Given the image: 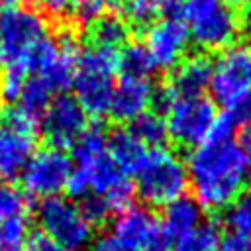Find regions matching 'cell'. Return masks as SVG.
<instances>
[{
  "label": "cell",
  "instance_id": "cell-1",
  "mask_svg": "<svg viewBox=\"0 0 251 251\" xmlns=\"http://www.w3.org/2000/svg\"><path fill=\"white\" fill-rule=\"evenodd\" d=\"M188 186L204 210H224L247 182V161L233 139L208 137L194 147L186 161Z\"/></svg>",
  "mask_w": 251,
  "mask_h": 251
},
{
  "label": "cell",
  "instance_id": "cell-2",
  "mask_svg": "<svg viewBox=\"0 0 251 251\" xmlns=\"http://www.w3.org/2000/svg\"><path fill=\"white\" fill-rule=\"evenodd\" d=\"M106 139L102 127L90 126L71 145L75 163L65 190L75 198L96 196L118 214L129 206L133 188L127 175L110 159Z\"/></svg>",
  "mask_w": 251,
  "mask_h": 251
},
{
  "label": "cell",
  "instance_id": "cell-3",
  "mask_svg": "<svg viewBox=\"0 0 251 251\" xmlns=\"http://www.w3.org/2000/svg\"><path fill=\"white\" fill-rule=\"evenodd\" d=\"M135 192L149 206H167L188 190L186 161L169 147L147 149L143 161L133 173Z\"/></svg>",
  "mask_w": 251,
  "mask_h": 251
},
{
  "label": "cell",
  "instance_id": "cell-4",
  "mask_svg": "<svg viewBox=\"0 0 251 251\" xmlns=\"http://www.w3.org/2000/svg\"><path fill=\"white\" fill-rule=\"evenodd\" d=\"M184 25L190 39L204 51H222L239 37V18L222 0H186Z\"/></svg>",
  "mask_w": 251,
  "mask_h": 251
},
{
  "label": "cell",
  "instance_id": "cell-5",
  "mask_svg": "<svg viewBox=\"0 0 251 251\" xmlns=\"http://www.w3.org/2000/svg\"><path fill=\"white\" fill-rule=\"evenodd\" d=\"M218 118L216 102L202 96H175L165 108L167 137L178 147H198L210 137Z\"/></svg>",
  "mask_w": 251,
  "mask_h": 251
},
{
  "label": "cell",
  "instance_id": "cell-6",
  "mask_svg": "<svg viewBox=\"0 0 251 251\" xmlns=\"http://www.w3.org/2000/svg\"><path fill=\"white\" fill-rule=\"evenodd\" d=\"M37 222L41 231L69 251H82L94 239V224L75 202L53 196L39 204Z\"/></svg>",
  "mask_w": 251,
  "mask_h": 251
},
{
  "label": "cell",
  "instance_id": "cell-7",
  "mask_svg": "<svg viewBox=\"0 0 251 251\" xmlns=\"http://www.w3.org/2000/svg\"><path fill=\"white\" fill-rule=\"evenodd\" d=\"M43 37H47V22L37 10L24 4L0 8V49L6 65H25V55Z\"/></svg>",
  "mask_w": 251,
  "mask_h": 251
},
{
  "label": "cell",
  "instance_id": "cell-8",
  "mask_svg": "<svg viewBox=\"0 0 251 251\" xmlns=\"http://www.w3.org/2000/svg\"><path fill=\"white\" fill-rule=\"evenodd\" d=\"M37 120L20 108L8 110L0 122V180H14L22 175L35 153Z\"/></svg>",
  "mask_w": 251,
  "mask_h": 251
},
{
  "label": "cell",
  "instance_id": "cell-9",
  "mask_svg": "<svg viewBox=\"0 0 251 251\" xmlns=\"http://www.w3.org/2000/svg\"><path fill=\"white\" fill-rule=\"evenodd\" d=\"M251 90V51L245 45H229L214 61L210 92L214 102L229 108Z\"/></svg>",
  "mask_w": 251,
  "mask_h": 251
},
{
  "label": "cell",
  "instance_id": "cell-10",
  "mask_svg": "<svg viewBox=\"0 0 251 251\" xmlns=\"http://www.w3.org/2000/svg\"><path fill=\"white\" fill-rule=\"evenodd\" d=\"M71 173H73V161L63 149L43 147L41 151L31 155L20 176L24 190L29 196L47 200L59 196V192L67 188Z\"/></svg>",
  "mask_w": 251,
  "mask_h": 251
},
{
  "label": "cell",
  "instance_id": "cell-11",
  "mask_svg": "<svg viewBox=\"0 0 251 251\" xmlns=\"http://www.w3.org/2000/svg\"><path fill=\"white\" fill-rule=\"evenodd\" d=\"M41 131L51 147H71L88 127V116L75 96L61 94L51 100L41 116Z\"/></svg>",
  "mask_w": 251,
  "mask_h": 251
},
{
  "label": "cell",
  "instance_id": "cell-12",
  "mask_svg": "<svg viewBox=\"0 0 251 251\" xmlns=\"http://www.w3.org/2000/svg\"><path fill=\"white\" fill-rule=\"evenodd\" d=\"M188 43L190 35L184 22L159 20L145 29V47L161 71H173L186 57Z\"/></svg>",
  "mask_w": 251,
  "mask_h": 251
},
{
  "label": "cell",
  "instance_id": "cell-13",
  "mask_svg": "<svg viewBox=\"0 0 251 251\" xmlns=\"http://www.w3.org/2000/svg\"><path fill=\"white\" fill-rule=\"evenodd\" d=\"M112 233L129 249V251H151L161 245L163 233L155 216L139 206H127L118 212Z\"/></svg>",
  "mask_w": 251,
  "mask_h": 251
},
{
  "label": "cell",
  "instance_id": "cell-14",
  "mask_svg": "<svg viewBox=\"0 0 251 251\" xmlns=\"http://www.w3.org/2000/svg\"><path fill=\"white\" fill-rule=\"evenodd\" d=\"M155 90L157 88L149 78L122 76L118 84H114L108 116L116 122H133L137 116L151 108Z\"/></svg>",
  "mask_w": 251,
  "mask_h": 251
},
{
  "label": "cell",
  "instance_id": "cell-15",
  "mask_svg": "<svg viewBox=\"0 0 251 251\" xmlns=\"http://www.w3.org/2000/svg\"><path fill=\"white\" fill-rule=\"evenodd\" d=\"M214 63L206 53L186 55L173 71L167 88L178 96H202L210 88Z\"/></svg>",
  "mask_w": 251,
  "mask_h": 251
},
{
  "label": "cell",
  "instance_id": "cell-16",
  "mask_svg": "<svg viewBox=\"0 0 251 251\" xmlns=\"http://www.w3.org/2000/svg\"><path fill=\"white\" fill-rule=\"evenodd\" d=\"M114 76L76 71L75 76V98L86 112V116L104 118L110 112L112 92H114Z\"/></svg>",
  "mask_w": 251,
  "mask_h": 251
},
{
  "label": "cell",
  "instance_id": "cell-17",
  "mask_svg": "<svg viewBox=\"0 0 251 251\" xmlns=\"http://www.w3.org/2000/svg\"><path fill=\"white\" fill-rule=\"evenodd\" d=\"M204 222V208L190 196H180L165 206L163 220H161V233L163 237L176 241L194 227Z\"/></svg>",
  "mask_w": 251,
  "mask_h": 251
},
{
  "label": "cell",
  "instance_id": "cell-18",
  "mask_svg": "<svg viewBox=\"0 0 251 251\" xmlns=\"http://www.w3.org/2000/svg\"><path fill=\"white\" fill-rule=\"evenodd\" d=\"M106 151L110 155V159L126 173V175H133L135 169L139 167V163L143 161L147 147L129 131V129H116L112 131V135H108L106 139Z\"/></svg>",
  "mask_w": 251,
  "mask_h": 251
},
{
  "label": "cell",
  "instance_id": "cell-19",
  "mask_svg": "<svg viewBox=\"0 0 251 251\" xmlns=\"http://www.w3.org/2000/svg\"><path fill=\"white\" fill-rule=\"evenodd\" d=\"M90 35L94 45L122 49L129 41L131 27L120 14H102L90 24Z\"/></svg>",
  "mask_w": 251,
  "mask_h": 251
},
{
  "label": "cell",
  "instance_id": "cell-20",
  "mask_svg": "<svg viewBox=\"0 0 251 251\" xmlns=\"http://www.w3.org/2000/svg\"><path fill=\"white\" fill-rule=\"evenodd\" d=\"M118 71L122 76L149 78L159 69L145 43H126L122 49H118Z\"/></svg>",
  "mask_w": 251,
  "mask_h": 251
},
{
  "label": "cell",
  "instance_id": "cell-21",
  "mask_svg": "<svg viewBox=\"0 0 251 251\" xmlns=\"http://www.w3.org/2000/svg\"><path fill=\"white\" fill-rule=\"evenodd\" d=\"M53 100V90L35 75H29L18 94V108L31 116L33 120L41 118L47 106Z\"/></svg>",
  "mask_w": 251,
  "mask_h": 251
},
{
  "label": "cell",
  "instance_id": "cell-22",
  "mask_svg": "<svg viewBox=\"0 0 251 251\" xmlns=\"http://www.w3.org/2000/svg\"><path fill=\"white\" fill-rule=\"evenodd\" d=\"M76 71L114 76L118 73V49L102 45H90L82 49L76 57Z\"/></svg>",
  "mask_w": 251,
  "mask_h": 251
},
{
  "label": "cell",
  "instance_id": "cell-23",
  "mask_svg": "<svg viewBox=\"0 0 251 251\" xmlns=\"http://www.w3.org/2000/svg\"><path fill=\"white\" fill-rule=\"evenodd\" d=\"M145 147H159L167 139V122L157 110H147L129 122L127 127Z\"/></svg>",
  "mask_w": 251,
  "mask_h": 251
},
{
  "label": "cell",
  "instance_id": "cell-24",
  "mask_svg": "<svg viewBox=\"0 0 251 251\" xmlns=\"http://www.w3.org/2000/svg\"><path fill=\"white\" fill-rule=\"evenodd\" d=\"M222 231L216 224L202 222L198 227L175 241V251H220Z\"/></svg>",
  "mask_w": 251,
  "mask_h": 251
},
{
  "label": "cell",
  "instance_id": "cell-25",
  "mask_svg": "<svg viewBox=\"0 0 251 251\" xmlns=\"http://www.w3.org/2000/svg\"><path fill=\"white\" fill-rule=\"evenodd\" d=\"M224 226L231 235L251 239V190H243L227 208H224Z\"/></svg>",
  "mask_w": 251,
  "mask_h": 251
},
{
  "label": "cell",
  "instance_id": "cell-26",
  "mask_svg": "<svg viewBox=\"0 0 251 251\" xmlns=\"http://www.w3.org/2000/svg\"><path fill=\"white\" fill-rule=\"evenodd\" d=\"M163 0H126L120 8V16L129 24L131 31H145L159 16Z\"/></svg>",
  "mask_w": 251,
  "mask_h": 251
},
{
  "label": "cell",
  "instance_id": "cell-27",
  "mask_svg": "<svg viewBox=\"0 0 251 251\" xmlns=\"http://www.w3.org/2000/svg\"><path fill=\"white\" fill-rule=\"evenodd\" d=\"M29 227L25 216L0 222V251H25Z\"/></svg>",
  "mask_w": 251,
  "mask_h": 251
},
{
  "label": "cell",
  "instance_id": "cell-28",
  "mask_svg": "<svg viewBox=\"0 0 251 251\" xmlns=\"http://www.w3.org/2000/svg\"><path fill=\"white\" fill-rule=\"evenodd\" d=\"M27 212L25 194L12 184V180H0V222L10 218H22Z\"/></svg>",
  "mask_w": 251,
  "mask_h": 251
},
{
  "label": "cell",
  "instance_id": "cell-29",
  "mask_svg": "<svg viewBox=\"0 0 251 251\" xmlns=\"http://www.w3.org/2000/svg\"><path fill=\"white\" fill-rule=\"evenodd\" d=\"M29 76L27 67L22 63H8L4 69V75L0 78V96L6 100H18V94L25 82V78Z\"/></svg>",
  "mask_w": 251,
  "mask_h": 251
},
{
  "label": "cell",
  "instance_id": "cell-30",
  "mask_svg": "<svg viewBox=\"0 0 251 251\" xmlns=\"http://www.w3.org/2000/svg\"><path fill=\"white\" fill-rule=\"evenodd\" d=\"M71 10L75 12L76 20L82 24H92L100 18L108 6V0H71Z\"/></svg>",
  "mask_w": 251,
  "mask_h": 251
},
{
  "label": "cell",
  "instance_id": "cell-31",
  "mask_svg": "<svg viewBox=\"0 0 251 251\" xmlns=\"http://www.w3.org/2000/svg\"><path fill=\"white\" fill-rule=\"evenodd\" d=\"M226 112L231 116V120L239 126H249L251 124V90L247 94H243L235 104H231L229 108H226Z\"/></svg>",
  "mask_w": 251,
  "mask_h": 251
},
{
  "label": "cell",
  "instance_id": "cell-32",
  "mask_svg": "<svg viewBox=\"0 0 251 251\" xmlns=\"http://www.w3.org/2000/svg\"><path fill=\"white\" fill-rule=\"evenodd\" d=\"M25 251H69V249H65L61 243H57L55 239H51L43 231H37V233L29 235Z\"/></svg>",
  "mask_w": 251,
  "mask_h": 251
},
{
  "label": "cell",
  "instance_id": "cell-33",
  "mask_svg": "<svg viewBox=\"0 0 251 251\" xmlns=\"http://www.w3.org/2000/svg\"><path fill=\"white\" fill-rule=\"evenodd\" d=\"M88 251H129V249L112 231H108V233H102L96 239H92L88 245Z\"/></svg>",
  "mask_w": 251,
  "mask_h": 251
},
{
  "label": "cell",
  "instance_id": "cell-34",
  "mask_svg": "<svg viewBox=\"0 0 251 251\" xmlns=\"http://www.w3.org/2000/svg\"><path fill=\"white\" fill-rule=\"evenodd\" d=\"M186 12V0H163L159 16L163 20H173V22H182Z\"/></svg>",
  "mask_w": 251,
  "mask_h": 251
},
{
  "label": "cell",
  "instance_id": "cell-35",
  "mask_svg": "<svg viewBox=\"0 0 251 251\" xmlns=\"http://www.w3.org/2000/svg\"><path fill=\"white\" fill-rule=\"evenodd\" d=\"M47 14L55 16V18H61L65 16L67 12H71V0H35Z\"/></svg>",
  "mask_w": 251,
  "mask_h": 251
},
{
  "label": "cell",
  "instance_id": "cell-36",
  "mask_svg": "<svg viewBox=\"0 0 251 251\" xmlns=\"http://www.w3.org/2000/svg\"><path fill=\"white\" fill-rule=\"evenodd\" d=\"M243 155H245V161H247V176L251 180V124L245 126L243 133H241V143H239Z\"/></svg>",
  "mask_w": 251,
  "mask_h": 251
},
{
  "label": "cell",
  "instance_id": "cell-37",
  "mask_svg": "<svg viewBox=\"0 0 251 251\" xmlns=\"http://www.w3.org/2000/svg\"><path fill=\"white\" fill-rule=\"evenodd\" d=\"M249 237H237V235H229L227 241L222 243L220 251H249Z\"/></svg>",
  "mask_w": 251,
  "mask_h": 251
},
{
  "label": "cell",
  "instance_id": "cell-38",
  "mask_svg": "<svg viewBox=\"0 0 251 251\" xmlns=\"http://www.w3.org/2000/svg\"><path fill=\"white\" fill-rule=\"evenodd\" d=\"M239 29H241L247 37H251V4H249V6H245L243 16L239 18Z\"/></svg>",
  "mask_w": 251,
  "mask_h": 251
},
{
  "label": "cell",
  "instance_id": "cell-39",
  "mask_svg": "<svg viewBox=\"0 0 251 251\" xmlns=\"http://www.w3.org/2000/svg\"><path fill=\"white\" fill-rule=\"evenodd\" d=\"M224 4H227L229 8H245V6H249L251 4V0H222Z\"/></svg>",
  "mask_w": 251,
  "mask_h": 251
},
{
  "label": "cell",
  "instance_id": "cell-40",
  "mask_svg": "<svg viewBox=\"0 0 251 251\" xmlns=\"http://www.w3.org/2000/svg\"><path fill=\"white\" fill-rule=\"evenodd\" d=\"M24 4V0H0V8H8V6H20Z\"/></svg>",
  "mask_w": 251,
  "mask_h": 251
},
{
  "label": "cell",
  "instance_id": "cell-41",
  "mask_svg": "<svg viewBox=\"0 0 251 251\" xmlns=\"http://www.w3.org/2000/svg\"><path fill=\"white\" fill-rule=\"evenodd\" d=\"M126 0H108V6H112L114 10H118L120 12V8H122V4H124Z\"/></svg>",
  "mask_w": 251,
  "mask_h": 251
},
{
  "label": "cell",
  "instance_id": "cell-42",
  "mask_svg": "<svg viewBox=\"0 0 251 251\" xmlns=\"http://www.w3.org/2000/svg\"><path fill=\"white\" fill-rule=\"evenodd\" d=\"M151 251H169V249H165L163 245H159V247H155V249H151Z\"/></svg>",
  "mask_w": 251,
  "mask_h": 251
},
{
  "label": "cell",
  "instance_id": "cell-43",
  "mask_svg": "<svg viewBox=\"0 0 251 251\" xmlns=\"http://www.w3.org/2000/svg\"><path fill=\"white\" fill-rule=\"evenodd\" d=\"M0 65H4V53H2V49H0Z\"/></svg>",
  "mask_w": 251,
  "mask_h": 251
},
{
  "label": "cell",
  "instance_id": "cell-44",
  "mask_svg": "<svg viewBox=\"0 0 251 251\" xmlns=\"http://www.w3.org/2000/svg\"><path fill=\"white\" fill-rule=\"evenodd\" d=\"M249 251H251V241H249Z\"/></svg>",
  "mask_w": 251,
  "mask_h": 251
},
{
  "label": "cell",
  "instance_id": "cell-45",
  "mask_svg": "<svg viewBox=\"0 0 251 251\" xmlns=\"http://www.w3.org/2000/svg\"><path fill=\"white\" fill-rule=\"evenodd\" d=\"M0 102H2V96H0Z\"/></svg>",
  "mask_w": 251,
  "mask_h": 251
}]
</instances>
